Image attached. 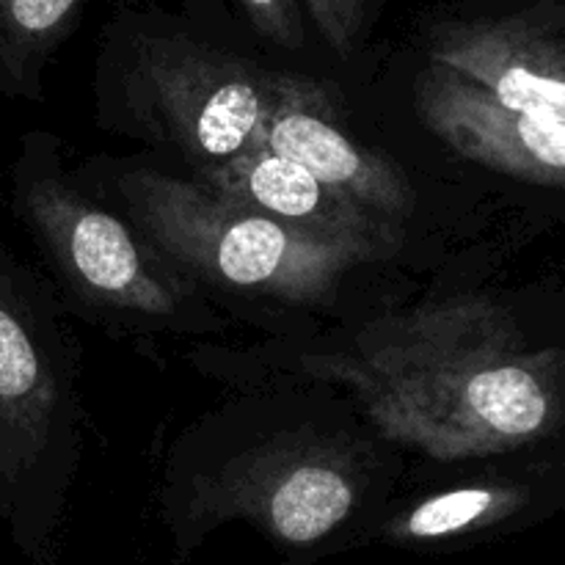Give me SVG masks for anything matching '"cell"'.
Returning <instances> with one entry per match:
<instances>
[{
  "label": "cell",
  "instance_id": "obj_1",
  "mask_svg": "<svg viewBox=\"0 0 565 565\" xmlns=\"http://www.w3.org/2000/svg\"><path fill=\"white\" fill-rule=\"evenodd\" d=\"M285 370L345 386L381 436L436 461L527 439L550 417L541 379L502 356L491 309L472 301L428 303L342 345L290 351Z\"/></svg>",
  "mask_w": 565,
  "mask_h": 565
},
{
  "label": "cell",
  "instance_id": "obj_2",
  "mask_svg": "<svg viewBox=\"0 0 565 565\" xmlns=\"http://www.w3.org/2000/svg\"><path fill=\"white\" fill-rule=\"evenodd\" d=\"M281 70L215 42L160 6L116 9L97 55V114L108 130L169 149L199 174L259 141Z\"/></svg>",
  "mask_w": 565,
  "mask_h": 565
},
{
  "label": "cell",
  "instance_id": "obj_3",
  "mask_svg": "<svg viewBox=\"0 0 565 565\" xmlns=\"http://www.w3.org/2000/svg\"><path fill=\"white\" fill-rule=\"evenodd\" d=\"M77 461L70 337L47 287L0 243V522L36 565H53Z\"/></svg>",
  "mask_w": 565,
  "mask_h": 565
},
{
  "label": "cell",
  "instance_id": "obj_4",
  "mask_svg": "<svg viewBox=\"0 0 565 565\" xmlns=\"http://www.w3.org/2000/svg\"><path fill=\"white\" fill-rule=\"evenodd\" d=\"M11 210L61 287L103 323L185 334L224 326L196 281L72 177L53 132L22 136L11 166Z\"/></svg>",
  "mask_w": 565,
  "mask_h": 565
},
{
  "label": "cell",
  "instance_id": "obj_5",
  "mask_svg": "<svg viewBox=\"0 0 565 565\" xmlns=\"http://www.w3.org/2000/svg\"><path fill=\"white\" fill-rule=\"evenodd\" d=\"M125 218L199 287L232 296L315 303L379 252L292 230L230 202L196 180L130 166L110 177Z\"/></svg>",
  "mask_w": 565,
  "mask_h": 565
},
{
  "label": "cell",
  "instance_id": "obj_6",
  "mask_svg": "<svg viewBox=\"0 0 565 565\" xmlns=\"http://www.w3.org/2000/svg\"><path fill=\"white\" fill-rule=\"evenodd\" d=\"M370 491V467L353 441L323 434H279L193 475L174 527L182 544L226 522H248L274 544L309 550L345 527Z\"/></svg>",
  "mask_w": 565,
  "mask_h": 565
},
{
  "label": "cell",
  "instance_id": "obj_7",
  "mask_svg": "<svg viewBox=\"0 0 565 565\" xmlns=\"http://www.w3.org/2000/svg\"><path fill=\"white\" fill-rule=\"evenodd\" d=\"M340 119L342 110L329 81L281 70L259 143L290 158L386 224L401 226L414 210L406 171L390 154L359 143Z\"/></svg>",
  "mask_w": 565,
  "mask_h": 565
},
{
  "label": "cell",
  "instance_id": "obj_8",
  "mask_svg": "<svg viewBox=\"0 0 565 565\" xmlns=\"http://www.w3.org/2000/svg\"><path fill=\"white\" fill-rule=\"evenodd\" d=\"M196 182L292 230L353 243L379 252L381 257L392 254V248L401 243V226L386 224L367 207L342 196L340 191L320 182L290 158L270 152L259 141L230 163L199 174Z\"/></svg>",
  "mask_w": 565,
  "mask_h": 565
},
{
  "label": "cell",
  "instance_id": "obj_9",
  "mask_svg": "<svg viewBox=\"0 0 565 565\" xmlns=\"http://www.w3.org/2000/svg\"><path fill=\"white\" fill-rule=\"evenodd\" d=\"M114 9H143L154 0H110ZM88 0H0V94L39 103L44 72L75 33Z\"/></svg>",
  "mask_w": 565,
  "mask_h": 565
},
{
  "label": "cell",
  "instance_id": "obj_10",
  "mask_svg": "<svg viewBox=\"0 0 565 565\" xmlns=\"http://www.w3.org/2000/svg\"><path fill=\"white\" fill-rule=\"evenodd\" d=\"M508 502H511L508 494L486 486L439 491L397 513L384 527V539L392 544H441V541L461 539L494 522Z\"/></svg>",
  "mask_w": 565,
  "mask_h": 565
},
{
  "label": "cell",
  "instance_id": "obj_11",
  "mask_svg": "<svg viewBox=\"0 0 565 565\" xmlns=\"http://www.w3.org/2000/svg\"><path fill=\"white\" fill-rule=\"evenodd\" d=\"M390 0H301L309 25L334 58L359 53Z\"/></svg>",
  "mask_w": 565,
  "mask_h": 565
},
{
  "label": "cell",
  "instance_id": "obj_12",
  "mask_svg": "<svg viewBox=\"0 0 565 565\" xmlns=\"http://www.w3.org/2000/svg\"><path fill=\"white\" fill-rule=\"evenodd\" d=\"M252 33L281 53H301L309 42L301 0H235Z\"/></svg>",
  "mask_w": 565,
  "mask_h": 565
},
{
  "label": "cell",
  "instance_id": "obj_13",
  "mask_svg": "<svg viewBox=\"0 0 565 565\" xmlns=\"http://www.w3.org/2000/svg\"><path fill=\"white\" fill-rule=\"evenodd\" d=\"M182 6H185V17L202 22V25H213L215 20L226 17L230 0H182Z\"/></svg>",
  "mask_w": 565,
  "mask_h": 565
}]
</instances>
